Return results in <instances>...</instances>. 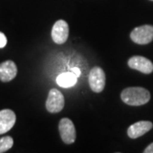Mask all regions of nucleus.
<instances>
[{
	"instance_id": "nucleus-1",
	"label": "nucleus",
	"mask_w": 153,
	"mask_h": 153,
	"mask_svg": "<svg viewBox=\"0 0 153 153\" xmlns=\"http://www.w3.org/2000/svg\"><path fill=\"white\" fill-rule=\"evenodd\" d=\"M121 99L125 104L139 106L149 102L151 94L147 89L142 87L126 88L121 93Z\"/></svg>"
},
{
	"instance_id": "nucleus-2",
	"label": "nucleus",
	"mask_w": 153,
	"mask_h": 153,
	"mask_svg": "<svg viewBox=\"0 0 153 153\" xmlns=\"http://www.w3.org/2000/svg\"><path fill=\"white\" fill-rule=\"evenodd\" d=\"M65 98L62 93L56 88H51L46 100V109L50 113H57L64 108Z\"/></svg>"
},
{
	"instance_id": "nucleus-3",
	"label": "nucleus",
	"mask_w": 153,
	"mask_h": 153,
	"mask_svg": "<svg viewBox=\"0 0 153 153\" xmlns=\"http://www.w3.org/2000/svg\"><path fill=\"white\" fill-rule=\"evenodd\" d=\"M88 83L94 93H100L104 90L105 85V74L102 68L94 66L89 71Z\"/></svg>"
},
{
	"instance_id": "nucleus-4",
	"label": "nucleus",
	"mask_w": 153,
	"mask_h": 153,
	"mask_svg": "<svg viewBox=\"0 0 153 153\" xmlns=\"http://www.w3.org/2000/svg\"><path fill=\"white\" fill-rule=\"evenodd\" d=\"M130 38L135 44H150L153 40V26L144 25L135 27L130 33Z\"/></svg>"
},
{
	"instance_id": "nucleus-5",
	"label": "nucleus",
	"mask_w": 153,
	"mask_h": 153,
	"mask_svg": "<svg viewBox=\"0 0 153 153\" xmlns=\"http://www.w3.org/2000/svg\"><path fill=\"white\" fill-rule=\"evenodd\" d=\"M59 132L63 142L70 145L76 140V129L72 121L67 117H64L59 123Z\"/></svg>"
},
{
	"instance_id": "nucleus-6",
	"label": "nucleus",
	"mask_w": 153,
	"mask_h": 153,
	"mask_svg": "<svg viewBox=\"0 0 153 153\" xmlns=\"http://www.w3.org/2000/svg\"><path fill=\"white\" fill-rule=\"evenodd\" d=\"M51 36L55 44H64L69 36V27L67 22L64 20H58L52 27Z\"/></svg>"
},
{
	"instance_id": "nucleus-7",
	"label": "nucleus",
	"mask_w": 153,
	"mask_h": 153,
	"mask_svg": "<svg viewBox=\"0 0 153 153\" xmlns=\"http://www.w3.org/2000/svg\"><path fill=\"white\" fill-rule=\"evenodd\" d=\"M128 66L134 69L142 72L144 74H150L153 71V63L147 58L135 55L131 57L128 61Z\"/></svg>"
},
{
	"instance_id": "nucleus-8",
	"label": "nucleus",
	"mask_w": 153,
	"mask_h": 153,
	"mask_svg": "<svg viewBox=\"0 0 153 153\" xmlns=\"http://www.w3.org/2000/svg\"><path fill=\"white\" fill-rule=\"evenodd\" d=\"M16 121V116L13 111L4 109L0 111V134L10 131Z\"/></svg>"
},
{
	"instance_id": "nucleus-9",
	"label": "nucleus",
	"mask_w": 153,
	"mask_h": 153,
	"mask_svg": "<svg viewBox=\"0 0 153 153\" xmlns=\"http://www.w3.org/2000/svg\"><path fill=\"white\" fill-rule=\"evenodd\" d=\"M153 124L150 121H140L132 124L128 128V135L131 139L142 136L152 128Z\"/></svg>"
},
{
	"instance_id": "nucleus-10",
	"label": "nucleus",
	"mask_w": 153,
	"mask_h": 153,
	"mask_svg": "<svg viewBox=\"0 0 153 153\" xmlns=\"http://www.w3.org/2000/svg\"><path fill=\"white\" fill-rule=\"evenodd\" d=\"M17 75V66L12 60H6L0 64V81L10 82Z\"/></svg>"
},
{
	"instance_id": "nucleus-11",
	"label": "nucleus",
	"mask_w": 153,
	"mask_h": 153,
	"mask_svg": "<svg viewBox=\"0 0 153 153\" xmlns=\"http://www.w3.org/2000/svg\"><path fill=\"white\" fill-rule=\"evenodd\" d=\"M77 81V76L73 72H64L61 73L56 78L57 84L62 88H71L74 86Z\"/></svg>"
},
{
	"instance_id": "nucleus-12",
	"label": "nucleus",
	"mask_w": 153,
	"mask_h": 153,
	"mask_svg": "<svg viewBox=\"0 0 153 153\" xmlns=\"http://www.w3.org/2000/svg\"><path fill=\"white\" fill-rule=\"evenodd\" d=\"M14 145V140L10 136H4L0 138V153L9 151Z\"/></svg>"
},
{
	"instance_id": "nucleus-13",
	"label": "nucleus",
	"mask_w": 153,
	"mask_h": 153,
	"mask_svg": "<svg viewBox=\"0 0 153 153\" xmlns=\"http://www.w3.org/2000/svg\"><path fill=\"white\" fill-rule=\"evenodd\" d=\"M7 44V38L3 33L0 32V49L4 48Z\"/></svg>"
},
{
	"instance_id": "nucleus-14",
	"label": "nucleus",
	"mask_w": 153,
	"mask_h": 153,
	"mask_svg": "<svg viewBox=\"0 0 153 153\" xmlns=\"http://www.w3.org/2000/svg\"><path fill=\"white\" fill-rule=\"evenodd\" d=\"M71 72H73L77 77L80 76V75H81V71H80L79 68H77V67H73V68H71Z\"/></svg>"
},
{
	"instance_id": "nucleus-15",
	"label": "nucleus",
	"mask_w": 153,
	"mask_h": 153,
	"mask_svg": "<svg viewBox=\"0 0 153 153\" xmlns=\"http://www.w3.org/2000/svg\"><path fill=\"white\" fill-rule=\"evenodd\" d=\"M144 152L145 153H153V143H152L151 145H149L145 149Z\"/></svg>"
},
{
	"instance_id": "nucleus-16",
	"label": "nucleus",
	"mask_w": 153,
	"mask_h": 153,
	"mask_svg": "<svg viewBox=\"0 0 153 153\" xmlns=\"http://www.w3.org/2000/svg\"><path fill=\"white\" fill-rule=\"evenodd\" d=\"M152 1H153V0H152Z\"/></svg>"
}]
</instances>
